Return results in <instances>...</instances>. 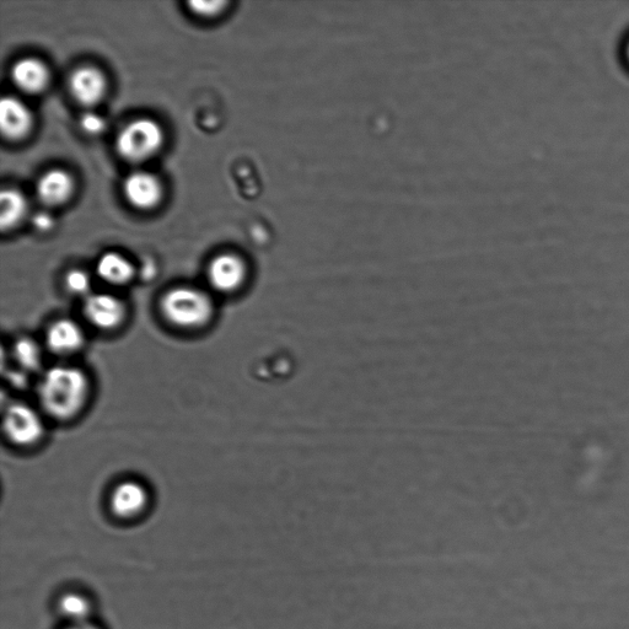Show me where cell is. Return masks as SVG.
I'll list each match as a JSON object with an SVG mask.
<instances>
[{"label":"cell","mask_w":629,"mask_h":629,"mask_svg":"<svg viewBox=\"0 0 629 629\" xmlns=\"http://www.w3.org/2000/svg\"><path fill=\"white\" fill-rule=\"evenodd\" d=\"M148 503V494L141 483L126 481L115 488L111 508L120 518H133L141 514Z\"/></svg>","instance_id":"8fae6325"},{"label":"cell","mask_w":629,"mask_h":629,"mask_svg":"<svg viewBox=\"0 0 629 629\" xmlns=\"http://www.w3.org/2000/svg\"><path fill=\"white\" fill-rule=\"evenodd\" d=\"M246 278V267L243 260L235 255L215 257L208 268V279L214 289L230 293L239 289Z\"/></svg>","instance_id":"8992f818"},{"label":"cell","mask_w":629,"mask_h":629,"mask_svg":"<svg viewBox=\"0 0 629 629\" xmlns=\"http://www.w3.org/2000/svg\"><path fill=\"white\" fill-rule=\"evenodd\" d=\"M59 612L72 622V625L77 623L89 622L91 614V605L85 596L77 593L64 594L59 600Z\"/></svg>","instance_id":"2e32d148"},{"label":"cell","mask_w":629,"mask_h":629,"mask_svg":"<svg viewBox=\"0 0 629 629\" xmlns=\"http://www.w3.org/2000/svg\"><path fill=\"white\" fill-rule=\"evenodd\" d=\"M4 429L8 438L21 446L39 442L45 432L39 413L21 402L13 403L5 411Z\"/></svg>","instance_id":"277c9868"},{"label":"cell","mask_w":629,"mask_h":629,"mask_svg":"<svg viewBox=\"0 0 629 629\" xmlns=\"http://www.w3.org/2000/svg\"><path fill=\"white\" fill-rule=\"evenodd\" d=\"M69 89L79 104L93 106L105 95L106 80L98 69L93 67L78 68L69 79Z\"/></svg>","instance_id":"ba28073f"},{"label":"cell","mask_w":629,"mask_h":629,"mask_svg":"<svg viewBox=\"0 0 629 629\" xmlns=\"http://www.w3.org/2000/svg\"><path fill=\"white\" fill-rule=\"evenodd\" d=\"M26 209H28V204L20 192L4 190L0 195V227L2 230L12 229L20 223L25 217Z\"/></svg>","instance_id":"9a60e30c"},{"label":"cell","mask_w":629,"mask_h":629,"mask_svg":"<svg viewBox=\"0 0 629 629\" xmlns=\"http://www.w3.org/2000/svg\"><path fill=\"white\" fill-rule=\"evenodd\" d=\"M47 347L59 356L78 352L84 344V332L77 322L62 319L52 324L46 335Z\"/></svg>","instance_id":"30bf717a"},{"label":"cell","mask_w":629,"mask_h":629,"mask_svg":"<svg viewBox=\"0 0 629 629\" xmlns=\"http://www.w3.org/2000/svg\"><path fill=\"white\" fill-rule=\"evenodd\" d=\"M89 381L82 370L55 367L43 375L39 399L43 410L53 418L66 419L78 415L89 396Z\"/></svg>","instance_id":"6da1fadb"},{"label":"cell","mask_w":629,"mask_h":629,"mask_svg":"<svg viewBox=\"0 0 629 629\" xmlns=\"http://www.w3.org/2000/svg\"><path fill=\"white\" fill-rule=\"evenodd\" d=\"M123 192L133 207L150 209L160 202L163 188L157 177L149 172L139 171L127 177Z\"/></svg>","instance_id":"52a82bcc"},{"label":"cell","mask_w":629,"mask_h":629,"mask_svg":"<svg viewBox=\"0 0 629 629\" xmlns=\"http://www.w3.org/2000/svg\"><path fill=\"white\" fill-rule=\"evenodd\" d=\"M34 225L37 230L48 231L53 227V219L50 214L39 213L35 215Z\"/></svg>","instance_id":"44dd1931"},{"label":"cell","mask_w":629,"mask_h":629,"mask_svg":"<svg viewBox=\"0 0 629 629\" xmlns=\"http://www.w3.org/2000/svg\"><path fill=\"white\" fill-rule=\"evenodd\" d=\"M66 286L69 292L77 295H85L90 290V277L83 271L74 270L66 277Z\"/></svg>","instance_id":"ac0fdd59"},{"label":"cell","mask_w":629,"mask_h":629,"mask_svg":"<svg viewBox=\"0 0 629 629\" xmlns=\"http://www.w3.org/2000/svg\"><path fill=\"white\" fill-rule=\"evenodd\" d=\"M164 141L163 129L149 118L132 121L118 134L116 148L123 159L131 163L153 157Z\"/></svg>","instance_id":"3957f363"},{"label":"cell","mask_w":629,"mask_h":629,"mask_svg":"<svg viewBox=\"0 0 629 629\" xmlns=\"http://www.w3.org/2000/svg\"><path fill=\"white\" fill-rule=\"evenodd\" d=\"M188 7L191 8L192 12L204 16V18H209V16H214L222 12L224 7H227V3L225 2H201V0H196V2L188 3Z\"/></svg>","instance_id":"d6986e66"},{"label":"cell","mask_w":629,"mask_h":629,"mask_svg":"<svg viewBox=\"0 0 629 629\" xmlns=\"http://www.w3.org/2000/svg\"><path fill=\"white\" fill-rule=\"evenodd\" d=\"M72 177L66 171L52 170L43 175L37 184V196L47 206H59L71 197Z\"/></svg>","instance_id":"4fadbf2b"},{"label":"cell","mask_w":629,"mask_h":629,"mask_svg":"<svg viewBox=\"0 0 629 629\" xmlns=\"http://www.w3.org/2000/svg\"><path fill=\"white\" fill-rule=\"evenodd\" d=\"M31 126V112L23 101L4 98L0 102V127L4 137L12 141L24 138L30 132Z\"/></svg>","instance_id":"9c48e42d"},{"label":"cell","mask_w":629,"mask_h":629,"mask_svg":"<svg viewBox=\"0 0 629 629\" xmlns=\"http://www.w3.org/2000/svg\"><path fill=\"white\" fill-rule=\"evenodd\" d=\"M66 629H100L89 622L77 623V625H71Z\"/></svg>","instance_id":"7402d4cb"},{"label":"cell","mask_w":629,"mask_h":629,"mask_svg":"<svg viewBox=\"0 0 629 629\" xmlns=\"http://www.w3.org/2000/svg\"><path fill=\"white\" fill-rule=\"evenodd\" d=\"M161 311L171 324L182 329H196L211 320L213 303L202 290L179 287L164 295Z\"/></svg>","instance_id":"7a4b0ae2"},{"label":"cell","mask_w":629,"mask_h":629,"mask_svg":"<svg viewBox=\"0 0 629 629\" xmlns=\"http://www.w3.org/2000/svg\"><path fill=\"white\" fill-rule=\"evenodd\" d=\"M626 52H627V57H628V59H629V42H628V45H627V50H626Z\"/></svg>","instance_id":"603a6c76"},{"label":"cell","mask_w":629,"mask_h":629,"mask_svg":"<svg viewBox=\"0 0 629 629\" xmlns=\"http://www.w3.org/2000/svg\"><path fill=\"white\" fill-rule=\"evenodd\" d=\"M14 358L25 372H35L42 363L39 344L30 338H21L14 346Z\"/></svg>","instance_id":"e0dca14e"},{"label":"cell","mask_w":629,"mask_h":629,"mask_svg":"<svg viewBox=\"0 0 629 629\" xmlns=\"http://www.w3.org/2000/svg\"><path fill=\"white\" fill-rule=\"evenodd\" d=\"M84 315L91 325L100 330H112L125 320V304L111 294L89 295L84 305Z\"/></svg>","instance_id":"5b68a950"},{"label":"cell","mask_w":629,"mask_h":629,"mask_svg":"<svg viewBox=\"0 0 629 629\" xmlns=\"http://www.w3.org/2000/svg\"><path fill=\"white\" fill-rule=\"evenodd\" d=\"M13 82L20 90L29 94L41 93L50 82L47 67L39 59L24 58L12 68Z\"/></svg>","instance_id":"7c38bea8"},{"label":"cell","mask_w":629,"mask_h":629,"mask_svg":"<svg viewBox=\"0 0 629 629\" xmlns=\"http://www.w3.org/2000/svg\"><path fill=\"white\" fill-rule=\"evenodd\" d=\"M101 279L115 286H122L133 278L134 268L132 263L120 254L109 252L100 258L96 268Z\"/></svg>","instance_id":"5bb4252c"},{"label":"cell","mask_w":629,"mask_h":629,"mask_svg":"<svg viewBox=\"0 0 629 629\" xmlns=\"http://www.w3.org/2000/svg\"><path fill=\"white\" fill-rule=\"evenodd\" d=\"M80 125H82L83 131L91 134V136H96V134H100L105 129L104 118L95 114L84 115Z\"/></svg>","instance_id":"ffe728a7"}]
</instances>
